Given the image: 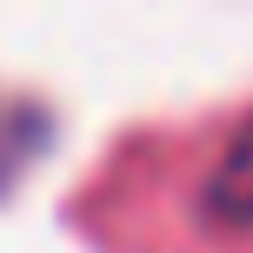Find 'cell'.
Wrapping results in <instances>:
<instances>
[{
	"label": "cell",
	"mask_w": 253,
	"mask_h": 253,
	"mask_svg": "<svg viewBox=\"0 0 253 253\" xmlns=\"http://www.w3.org/2000/svg\"><path fill=\"white\" fill-rule=\"evenodd\" d=\"M207 207L213 220H233V227H253V120L233 133V147L220 153L213 187H207Z\"/></svg>",
	"instance_id": "obj_1"
}]
</instances>
